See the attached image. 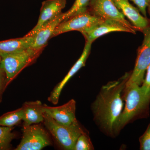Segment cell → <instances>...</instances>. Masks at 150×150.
I'll return each mask as SVG.
<instances>
[{"label":"cell","mask_w":150,"mask_h":150,"mask_svg":"<svg viewBox=\"0 0 150 150\" xmlns=\"http://www.w3.org/2000/svg\"><path fill=\"white\" fill-rule=\"evenodd\" d=\"M131 72L103 86L91 105L94 119L107 135L114 137V127L123 111V92Z\"/></svg>","instance_id":"1"},{"label":"cell","mask_w":150,"mask_h":150,"mask_svg":"<svg viewBox=\"0 0 150 150\" xmlns=\"http://www.w3.org/2000/svg\"><path fill=\"white\" fill-rule=\"evenodd\" d=\"M125 105L115 123L114 136L127 124L137 119L147 118L149 115L150 96L142 86H126L123 92Z\"/></svg>","instance_id":"2"},{"label":"cell","mask_w":150,"mask_h":150,"mask_svg":"<svg viewBox=\"0 0 150 150\" xmlns=\"http://www.w3.org/2000/svg\"><path fill=\"white\" fill-rule=\"evenodd\" d=\"M42 52L29 48L17 53L0 55L1 66L5 73L7 86L23 69L35 62Z\"/></svg>","instance_id":"3"},{"label":"cell","mask_w":150,"mask_h":150,"mask_svg":"<svg viewBox=\"0 0 150 150\" xmlns=\"http://www.w3.org/2000/svg\"><path fill=\"white\" fill-rule=\"evenodd\" d=\"M43 123L57 144L64 150H74L78 137L84 132L79 123L65 126L44 113Z\"/></svg>","instance_id":"4"},{"label":"cell","mask_w":150,"mask_h":150,"mask_svg":"<svg viewBox=\"0 0 150 150\" xmlns=\"http://www.w3.org/2000/svg\"><path fill=\"white\" fill-rule=\"evenodd\" d=\"M144 40L137 52L134 70L131 72L126 86H142L148 67L150 64V26L143 30Z\"/></svg>","instance_id":"5"},{"label":"cell","mask_w":150,"mask_h":150,"mask_svg":"<svg viewBox=\"0 0 150 150\" xmlns=\"http://www.w3.org/2000/svg\"><path fill=\"white\" fill-rule=\"evenodd\" d=\"M51 144L48 132L38 124L23 127L20 143L15 150H40Z\"/></svg>","instance_id":"6"},{"label":"cell","mask_w":150,"mask_h":150,"mask_svg":"<svg viewBox=\"0 0 150 150\" xmlns=\"http://www.w3.org/2000/svg\"><path fill=\"white\" fill-rule=\"evenodd\" d=\"M103 19L94 16L88 10L71 17L59 23L54 30L52 38L71 31L81 33L98 24Z\"/></svg>","instance_id":"7"},{"label":"cell","mask_w":150,"mask_h":150,"mask_svg":"<svg viewBox=\"0 0 150 150\" xmlns=\"http://www.w3.org/2000/svg\"><path fill=\"white\" fill-rule=\"evenodd\" d=\"M88 10L94 16L103 19L119 22L127 27L137 31L117 8L113 0H91Z\"/></svg>","instance_id":"8"},{"label":"cell","mask_w":150,"mask_h":150,"mask_svg":"<svg viewBox=\"0 0 150 150\" xmlns=\"http://www.w3.org/2000/svg\"><path fill=\"white\" fill-rule=\"evenodd\" d=\"M137 30L131 29L119 22L104 19L98 24L81 33L86 42L93 43L98 38L113 32H125L136 34Z\"/></svg>","instance_id":"9"},{"label":"cell","mask_w":150,"mask_h":150,"mask_svg":"<svg viewBox=\"0 0 150 150\" xmlns=\"http://www.w3.org/2000/svg\"><path fill=\"white\" fill-rule=\"evenodd\" d=\"M44 112L57 123L71 126L79 123L76 116V102L72 99L61 106L51 107L44 104Z\"/></svg>","instance_id":"10"},{"label":"cell","mask_w":150,"mask_h":150,"mask_svg":"<svg viewBox=\"0 0 150 150\" xmlns=\"http://www.w3.org/2000/svg\"><path fill=\"white\" fill-rule=\"evenodd\" d=\"M67 2V0H46L43 2L37 24L25 36L34 35L44 25L62 13Z\"/></svg>","instance_id":"11"},{"label":"cell","mask_w":150,"mask_h":150,"mask_svg":"<svg viewBox=\"0 0 150 150\" xmlns=\"http://www.w3.org/2000/svg\"><path fill=\"white\" fill-rule=\"evenodd\" d=\"M92 44V43L86 41L85 45L80 57L71 68L64 78L55 87L51 92L48 98L49 102L54 105L58 103L61 92L66 84L79 70L85 65L87 59L91 52Z\"/></svg>","instance_id":"12"},{"label":"cell","mask_w":150,"mask_h":150,"mask_svg":"<svg viewBox=\"0 0 150 150\" xmlns=\"http://www.w3.org/2000/svg\"><path fill=\"white\" fill-rule=\"evenodd\" d=\"M114 4L123 15L127 17L137 31L143 30L150 26V20L141 14L129 0H113Z\"/></svg>","instance_id":"13"},{"label":"cell","mask_w":150,"mask_h":150,"mask_svg":"<svg viewBox=\"0 0 150 150\" xmlns=\"http://www.w3.org/2000/svg\"><path fill=\"white\" fill-rule=\"evenodd\" d=\"M63 21V13H62L44 25L33 35L34 40L30 48L36 51H43L48 40L52 38L56 28Z\"/></svg>","instance_id":"14"},{"label":"cell","mask_w":150,"mask_h":150,"mask_svg":"<svg viewBox=\"0 0 150 150\" xmlns=\"http://www.w3.org/2000/svg\"><path fill=\"white\" fill-rule=\"evenodd\" d=\"M21 108L23 111V127L43 122L44 104L40 101L25 102Z\"/></svg>","instance_id":"15"},{"label":"cell","mask_w":150,"mask_h":150,"mask_svg":"<svg viewBox=\"0 0 150 150\" xmlns=\"http://www.w3.org/2000/svg\"><path fill=\"white\" fill-rule=\"evenodd\" d=\"M34 36L23 37L0 41V55L13 54L30 48L33 43Z\"/></svg>","instance_id":"16"},{"label":"cell","mask_w":150,"mask_h":150,"mask_svg":"<svg viewBox=\"0 0 150 150\" xmlns=\"http://www.w3.org/2000/svg\"><path fill=\"white\" fill-rule=\"evenodd\" d=\"M23 111L22 108L6 113L0 117V126L14 127L22 121Z\"/></svg>","instance_id":"17"},{"label":"cell","mask_w":150,"mask_h":150,"mask_svg":"<svg viewBox=\"0 0 150 150\" xmlns=\"http://www.w3.org/2000/svg\"><path fill=\"white\" fill-rule=\"evenodd\" d=\"M14 127L0 126V150L10 149L11 142L16 137L12 132Z\"/></svg>","instance_id":"18"},{"label":"cell","mask_w":150,"mask_h":150,"mask_svg":"<svg viewBox=\"0 0 150 150\" xmlns=\"http://www.w3.org/2000/svg\"><path fill=\"white\" fill-rule=\"evenodd\" d=\"M91 1V0H76L71 8L66 12L63 13L64 21L77 14L88 10Z\"/></svg>","instance_id":"19"},{"label":"cell","mask_w":150,"mask_h":150,"mask_svg":"<svg viewBox=\"0 0 150 150\" xmlns=\"http://www.w3.org/2000/svg\"><path fill=\"white\" fill-rule=\"evenodd\" d=\"M94 147L90 138L85 131L78 137L74 150H92Z\"/></svg>","instance_id":"20"},{"label":"cell","mask_w":150,"mask_h":150,"mask_svg":"<svg viewBox=\"0 0 150 150\" xmlns=\"http://www.w3.org/2000/svg\"><path fill=\"white\" fill-rule=\"evenodd\" d=\"M140 149L150 150V123L144 134L140 137Z\"/></svg>","instance_id":"21"},{"label":"cell","mask_w":150,"mask_h":150,"mask_svg":"<svg viewBox=\"0 0 150 150\" xmlns=\"http://www.w3.org/2000/svg\"><path fill=\"white\" fill-rule=\"evenodd\" d=\"M137 6L144 16L146 17L147 8L150 0H130Z\"/></svg>","instance_id":"22"},{"label":"cell","mask_w":150,"mask_h":150,"mask_svg":"<svg viewBox=\"0 0 150 150\" xmlns=\"http://www.w3.org/2000/svg\"><path fill=\"white\" fill-rule=\"evenodd\" d=\"M1 56H0V102L1 101L3 93L6 86V77L5 73L1 66Z\"/></svg>","instance_id":"23"},{"label":"cell","mask_w":150,"mask_h":150,"mask_svg":"<svg viewBox=\"0 0 150 150\" xmlns=\"http://www.w3.org/2000/svg\"><path fill=\"white\" fill-rule=\"evenodd\" d=\"M142 86L150 96V64L146 71L144 79Z\"/></svg>","instance_id":"24"},{"label":"cell","mask_w":150,"mask_h":150,"mask_svg":"<svg viewBox=\"0 0 150 150\" xmlns=\"http://www.w3.org/2000/svg\"><path fill=\"white\" fill-rule=\"evenodd\" d=\"M147 9L148 13H149V14L150 16V1L149 2V4H148L147 8Z\"/></svg>","instance_id":"25"}]
</instances>
